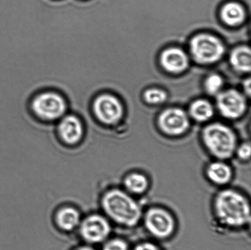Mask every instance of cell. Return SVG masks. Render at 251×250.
<instances>
[{
    "label": "cell",
    "mask_w": 251,
    "mask_h": 250,
    "mask_svg": "<svg viewBox=\"0 0 251 250\" xmlns=\"http://www.w3.org/2000/svg\"><path fill=\"white\" fill-rule=\"evenodd\" d=\"M213 209L217 219L226 226L240 227L251 222L249 201L237 191H220L214 200Z\"/></svg>",
    "instance_id": "obj_1"
},
{
    "label": "cell",
    "mask_w": 251,
    "mask_h": 250,
    "mask_svg": "<svg viewBox=\"0 0 251 250\" xmlns=\"http://www.w3.org/2000/svg\"><path fill=\"white\" fill-rule=\"evenodd\" d=\"M102 206L108 216L122 226H136L142 217L141 207L136 201L121 190L113 189L105 193Z\"/></svg>",
    "instance_id": "obj_2"
},
{
    "label": "cell",
    "mask_w": 251,
    "mask_h": 250,
    "mask_svg": "<svg viewBox=\"0 0 251 250\" xmlns=\"http://www.w3.org/2000/svg\"><path fill=\"white\" fill-rule=\"evenodd\" d=\"M203 146L219 160L229 159L237 148V137L234 131L225 124L215 122L204 127L201 134Z\"/></svg>",
    "instance_id": "obj_3"
},
{
    "label": "cell",
    "mask_w": 251,
    "mask_h": 250,
    "mask_svg": "<svg viewBox=\"0 0 251 250\" xmlns=\"http://www.w3.org/2000/svg\"><path fill=\"white\" fill-rule=\"evenodd\" d=\"M29 109L44 121L60 120L68 112L69 104L62 92L53 89L41 90L31 97Z\"/></svg>",
    "instance_id": "obj_4"
},
{
    "label": "cell",
    "mask_w": 251,
    "mask_h": 250,
    "mask_svg": "<svg viewBox=\"0 0 251 250\" xmlns=\"http://www.w3.org/2000/svg\"><path fill=\"white\" fill-rule=\"evenodd\" d=\"M90 107L95 118L108 126L119 123L124 115L122 103L109 92H98L93 97Z\"/></svg>",
    "instance_id": "obj_5"
},
{
    "label": "cell",
    "mask_w": 251,
    "mask_h": 250,
    "mask_svg": "<svg viewBox=\"0 0 251 250\" xmlns=\"http://www.w3.org/2000/svg\"><path fill=\"white\" fill-rule=\"evenodd\" d=\"M192 56L197 63L211 65L223 57L225 47L220 39L209 34H200L190 42Z\"/></svg>",
    "instance_id": "obj_6"
},
{
    "label": "cell",
    "mask_w": 251,
    "mask_h": 250,
    "mask_svg": "<svg viewBox=\"0 0 251 250\" xmlns=\"http://www.w3.org/2000/svg\"><path fill=\"white\" fill-rule=\"evenodd\" d=\"M147 231L156 238L166 239L174 233L176 222L171 213L161 207L150 208L144 215Z\"/></svg>",
    "instance_id": "obj_7"
},
{
    "label": "cell",
    "mask_w": 251,
    "mask_h": 250,
    "mask_svg": "<svg viewBox=\"0 0 251 250\" xmlns=\"http://www.w3.org/2000/svg\"><path fill=\"white\" fill-rule=\"evenodd\" d=\"M157 126L160 131L166 136H178L188 131L190 122L188 115L183 110L171 108L159 114Z\"/></svg>",
    "instance_id": "obj_8"
},
{
    "label": "cell",
    "mask_w": 251,
    "mask_h": 250,
    "mask_svg": "<svg viewBox=\"0 0 251 250\" xmlns=\"http://www.w3.org/2000/svg\"><path fill=\"white\" fill-rule=\"evenodd\" d=\"M80 234L85 241L92 244L104 241L111 232L107 219L98 214L91 215L80 224Z\"/></svg>",
    "instance_id": "obj_9"
},
{
    "label": "cell",
    "mask_w": 251,
    "mask_h": 250,
    "mask_svg": "<svg viewBox=\"0 0 251 250\" xmlns=\"http://www.w3.org/2000/svg\"><path fill=\"white\" fill-rule=\"evenodd\" d=\"M217 106L223 116L236 119L242 116L247 109L245 98L235 90H228L219 94Z\"/></svg>",
    "instance_id": "obj_10"
},
{
    "label": "cell",
    "mask_w": 251,
    "mask_h": 250,
    "mask_svg": "<svg viewBox=\"0 0 251 250\" xmlns=\"http://www.w3.org/2000/svg\"><path fill=\"white\" fill-rule=\"evenodd\" d=\"M58 131L65 143L70 144L77 143L83 136L82 122L77 115L65 114L59 122Z\"/></svg>",
    "instance_id": "obj_11"
},
{
    "label": "cell",
    "mask_w": 251,
    "mask_h": 250,
    "mask_svg": "<svg viewBox=\"0 0 251 250\" xmlns=\"http://www.w3.org/2000/svg\"><path fill=\"white\" fill-rule=\"evenodd\" d=\"M162 68L167 72L179 73L188 67L189 59L183 50L178 48L165 50L160 56Z\"/></svg>",
    "instance_id": "obj_12"
},
{
    "label": "cell",
    "mask_w": 251,
    "mask_h": 250,
    "mask_svg": "<svg viewBox=\"0 0 251 250\" xmlns=\"http://www.w3.org/2000/svg\"><path fill=\"white\" fill-rule=\"evenodd\" d=\"M205 173L208 180L218 185L227 184L233 177L232 168L223 160H218L209 164Z\"/></svg>",
    "instance_id": "obj_13"
},
{
    "label": "cell",
    "mask_w": 251,
    "mask_h": 250,
    "mask_svg": "<svg viewBox=\"0 0 251 250\" xmlns=\"http://www.w3.org/2000/svg\"><path fill=\"white\" fill-rule=\"evenodd\" d=\"M221 17L227 25L235 26L244 22L246 12L244 7L240 3L231 1L224 5L221 11Z\"/></svg>",
    "instance_id": "obj_14"
},
{
    "label": "cell",
    "mask_w": 251,
    "mask_h": 250,
    "mask_svg": "<svg viewBox=\"0 0 251 250\" xmlns=\"http://www.w3.org/2000/svg\"><path fill=\"white\" fill-rule=\"evenodd\" d=\"M231 65L240 72H250L251 68V53L250 47L241 46L236 48L230 54Z\"/></svg>",
    "instance_id": "obj_15"
},
{
    "label": "cell",
    "mask_w": 251,
    "mask_h": 250,
    "mask_svg": "<svg viewBox=\"0 0 251 250\" xmlns=\"http://www.w3.org/2000/svg\"><path fill=\"white\" fill-rule=\"evenodd\" d=\"M56 222L61 229L71 231L80 224V213L73 207L63 208L56 215Z\"/></svg>",
    "instance_id": "obj_16"
},
{
    "label": "cell",
    "mask_w": 251,
    "mask_h": 250,
    "mask_svg": "<svg viewBox=\"0 0 251 250\" xmlns=\"http://www.w3.org/2000/svg\"><path fill=\"white\" fill-rule=\"evenodd\" d=\"M124 185L128 192L134 195L145 193L149 187V181L146 176L137 172L129 173L126 176Z\"/></svg>",
    "instance_id": "obj_17"
},
{
    "label": "cell",
    "mask_w": 251,
    "mask_h": 250,
    "mask_svg": "<svg viewBox=\"0 0 251 250\" xmlns=\"http://www.w3.org/2000/svg\"><path fill=\"white\" fill-rule=\"evenodd\" d=\"M189 113L197 122H203L208 121L214 114V110L210 102L205 100H198L191 104Z\"/></svg>",
    "instance_id": "obj_18"
},
{
    "label": "cell",
    "mask_w": 251,
    "mask_h": 250,
    "mask_svg": "<svg viewBox=\"0 0 251 250\" xmlns=\"http://www.w3.org/2000/svg\"><path fill=\"white\" fill-rule=\"evenodd\" d=\"M167 97L166 92L156 88L148 90L144 93L145 100L151 104H162L166 101Z\"/></svg>",
    "instance_id": "obj_19"
},
{
    "label": "cell",
    "mask_w": 251,
    "mask_h": 250,
    "mask_svg": "<svg viewBox=\"0 0 251 250\" xmlns=\"http://www.w3.org/2000/svg\"><path fill=\"white\" fill-rule=\"evenodd\" d=\"M223 85V78L218 74H212L206 78L205 88L206 92L210 95L218 94Z\"/></svg>",
    "instance_id": "obj_20"
},
{
    "label": "cell",
    "mask_w": 251,
    "mask_h": 250,
    "mask_svg": "<svg viewBox=\"0 0 251 250\" xmlns=\"http://www.w3.org/2000/svg\"><path fill=\"white\" fill-rule=\"evenodd\" d=\"M102 250H128V246L124 240L114 239L107 242Z\"/></svg>",
    "instance_id": "obj_21"
},
{
    "label": "cell",
    "mask_w": 251,
    "mask_h": 250,
    "mask_svg": "<svg viewBox=\"0 0 251 250\" xmlns=\"http://www.w3.org/2000/svg\"><path fill=\"white\" fill-rule=\"evenodd\" d=\"M251 148L249 142H245L240 146H237L235 153L241 160L247 161L251 157Z\"/></svg>",
    "instance_id": "obj_22"
},
{
    "label": "cell",
    "mask_w": 251,
    "mask_h": 250,
    "mask_svg": "<svg viewBox=\"0 0 251 250\" xmlns=\"http://www.w3.org/2000/svg\"><path fill=\"white\" fill-rule=\"evenodd\" d=\"M133 250H160L156 245L151 242H144V243L137 245Z\"/></svg>",
    "instance_id": "obj_23"
},
{
    "label": "cell",
    "mask_w": 251,
    "mask_h": 250,
    "mask_svg": "<svg viewBox=\"0 0 251 250\" xmlns=\"http://www.w3.org/2000/svg\"><path fill=\"white\" fill-rule=\"evenodd\" d=\"M245 89L246 91H247V94L248 95H250L251 94V80L250 78L249 79L246 80L245 82Z\"/></svg>",
    "instance_id": "obj_24"
},
{
    "label": "cell",
    "mask_w": 251,
    "mask_h": 250,
    "mask_svg": "<svg viewBox=\"0 0 251 250\" xmlns=\"http://www.w3.org/2000/svg\"><path fill=\"white\" fill-rule=\"evenodd\" d=\"M75 250H95L92 248V247L85 246V247H81L79 248H78Z\"/></svg>",
    "instance_id": "obj_25"
},
{
    "label": "cell",
    "mask_w": 251,
    "mask_h": 250,
    "mask_svg": "<svg viewBox=\"0 0 251 250\" xmlns=\"http://www.w3.org/2000/svg\"><path fill=\"white\" fill-rule=\"evenodd\" d=\"M85 1H86V0H85Z\"/></svg>",
    "instance_id": "obj_26"
}]
</instances>
